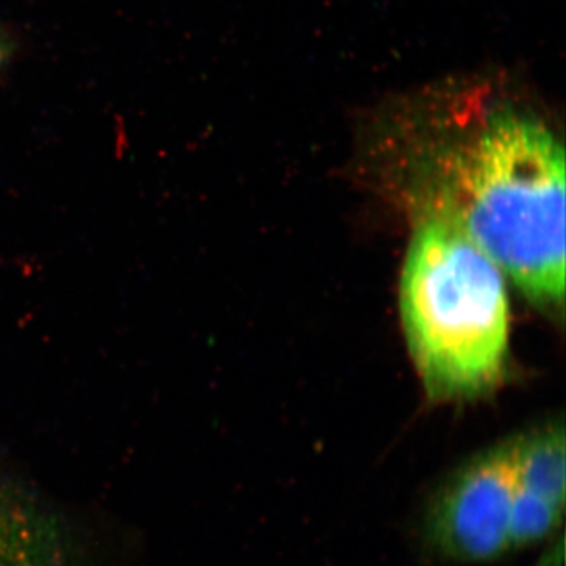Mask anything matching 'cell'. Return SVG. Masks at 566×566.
I'll return each mask as SVG.
<instances>
[{
  "label": "cell",
  "instance_id": "cell-1",
  "mask_svg": "<svg viewBox=\"0 0 566 566\" xmlns=\"http://www.w3.org/2000/svg\"><path fill=\"white\" fill-rule=\"evenodd\" d=\"M534 96L504 74L398 93L371 114L376 140L439 178L457 223L528 300L565 296V150Z\"/></svg>",
  "mask_w": 566,
  "mask_h": 566
},
{
  "label": "cell",
  "instance_id": "cell-2",
  "mask_svg": "<svg viewBox=\"0 0 566 566\" xmlns=\"http://www.w3.org/2000/svg\"><path fill=\"white\" fill-rule=\"evenodd\" d=\"M409 348L434 397H471L493 387L510 333L497 264L446 216L417 229L401 279Z\"/></svg>",
  "mask_w": 566,
  "mask_h": 566
},
{
  "label": "cell",
  "instance_id": "cell-3",
  "mask_svg": "<svg viewBox=\"0 0 566 566\" xmlns=\"http://www.w3.org/2000/svg\"><path fill=\"white\" fill-rule=\"evenodd\" d=\"M565 501L524 483L513 441L472 457L428 495L417 516L423 553L444 564H490L547 542L564 526Z\"/></svg>",
  "mask_w": 566,
  "mask_h": 566
},
{
  "label": "cell",
  "instance_id": "cell-4",
  "mask_svg": "<svg viewBox=\"0 0 566 566\" xmlns=\"http://www.w3.org/2000/svg\"><path fill=\"white\" fill-rule=\"evenodd\" d=\"M0 566H76L65 520L6 479H0Z\"/></svg>",
  "mask_w": 566,
  "mask_h": 566
},
{
  "label": "cell",
  "instance_id": "cell-5",
  "mask_svg": "<svg viewBox=\"0 0 566 566\" xmlns=\"http://www.w3.org/2000/svg\"><path fill=\"white\" fill-rule=\"evenodd\" d=\"M564 531H560L553 538L547 539L542 556L536 558L532 566H564Z\"/></svg>",
  "mask_w": 566,
  "mask_h": 566
},
{
  "label": "cell",
  "instance_id": "cell-6",
  "mask_svg": "<svg viewBox=\"0 0 566 566\" xmlns=\"http://www.w3.org/2000/svg\"><path fill=\"white\" fill-rule=\"evenodd\" d=\"M3 54H6V50H3L2 40H0V65H2Z\"/></svg>",
  "mask_w": 566,
  "mask_h": 566
}]
</instances>
